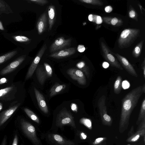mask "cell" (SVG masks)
<instances>
[{
	"mask_svg": "<svg viewBox=\"0 0 145 145\" xmlns=\"http://www.w3.org/2000/svg\"><path fill=\"white\" fill-rule=\"evenodd\" d=\"M89 20L97 24H100L102 23L103 20L101 17L99 16L90 14L88 16Z\"/></svg>",
	"mask_w": 145,
	"mask_h": 145,
	"instance_id": "cell-27",
	"label": "cell"
},
{
	"mask_svg": "<svg viewBox=\"0 0 145 145\" xmlns=\"http://www.w3.org/2000/svg\"><path fill=\"white\" fill-rule=\"evenodd\" d=\"M76 51L75 48H69L54 52L50 54L49 56L57 59L64 58L73 54Z\"/></svg>",
	"mask_w": 145,
	"mask_h": 145,
	"instance_id": "cell-15",
	"label": "cell"
},
{
	"mask_svg": "<svg viewBox=\"0 0 145 145\" xmlns=\"http://www.w3.org/2000/svg\"><path fill=\"white\" fill-rule=\"evenodd\" d=\"M47 48V46L45 44L40 49L28 69L25 77L26 80L29 79L32 76Z\"/></svg>",
	"mask_w": 145,
	"mask_h": 145,
	"instance_id": "cell-9",
	"label": "cell"
},
{
	"mask_svg": "<svg viewBox=\"0 0 145 145\" xmlns=\"http://www.w3.org/2000/svg\"><path fill=\"white\" fill-rule=\"evenodd\" d=\"M144 40H142L135 46L132 52V55L135 58L138 57L140 55Z\"/></svg>",
	"mask_w": 145,
	"mask_h": 145,
	"instance_id": "cell-25",
	"label": "cell"
},
{
	"mask_svg": "<svg viewBox=\"0 0 145 145\" xmlns=\"http://www.w3.org/2000/svg\"><path fill=\"white\" fill-rule=\"evenodd\" d=\"M145 118V99L144 98L142 100L140 108L137 124L140 121H142Z\"/></svg>",
	"mask_w": 145,
	"mask_h": 145,
	"instance_id": "cell-26",
	"label": "cell"
},
{
	"mask_svg": "<svg viewBox=\"0 0 145 145\" xmlns=\"http://www.w3.org/2000/svg\"><path fill=\"white\" fill-rule=\"evenodd\" d=\"M79 1L82 3L95 5L102 6L103 5V3L99 0H79Z\"/></svg>",
	"mask_w": 145,
	"mask_h": 145,
	"instance_id": "cell-29",
	"label": "cell"
},
{
	"mask_svg": "<svg viewBox=\"0 0 145 145\" xmlns=\"http://www.w3.org/2000/svg\"><path fill=\"white\" fill-rule=\"evenodd\" d=\"M142 89L143 93H145V84H144L142 86Z\"/></svg>",
	"mask_w": 145,
	"mask_h": 145,
	"instance_id": "cell-46",
	"label": "cell"
},
{
	"mask_svg": "<svg viewBox=\"0 0 145 145\" xmlns=\"http://www.w3.org/2000/svg\"><path fill=\"white\" fill-rule=\"evenodd\" d=\"M17 53L16 50L7 53L0 56V65L5 62L14 56Z\"/></svg>",
	"mask_w": 145,
	"mask_h": 145,
	"instance_id": "cell-24",
	"label": "cell"
},
{
	"mask_svg": "<svg viewBox=\"0 0 145 145\" xmlns=\"http://www.w3.org/2000/svg\"><path fill=\"white\" fill-rule=\"evenodd\" d=\"M140 32L139 29L135 28H127L123 30L118 40L119 48L123 49L130 46L138 37Z\"/></svg>",
	"mask_w": 145,
	"mask_h": 145,
	"instance_id": "cell-4",
	"label": "cell"
},
{
	"mask_svg": "<svg viewBox=\"0 0 145 145\" xmlns=\"http://www.w3.org/2000/svg\"><path fill=\"white\" fill-rule=\"evenodd\" d=\"M68 126L73 130L76 128L75 119L70 111L63 108L57 114L50 130L57 131L59 129L62 130L65 127Z\"/></svg>",
	"mask_w": 145,
	"mask_h": 145,
	"instance_id": "cell-2",
	"label": "cell"
},
{
	"mask_svg": "<svg viewBox=\"0 0 145 145\" xmlns=\"http://www.w3.org/2000/svg\"><path fill=\"white\" fill-rule=\"evenodd\" d=\"M113 54L129 74L135 77H138V74L134 68L126 58L117 53H114Z\"/></svg>",
	"mask_w": 145,
	"mask_h": 145,
	"instance_id": "cell-12",
	"label": "cell"
},
{
	"mask_svg": "<svg viewBox=\"0 0 145 145\" xmlns=\"http://www.w3.org/2000/svg\"><path fill=\"white\" fill-rule=\"evenodd\" d=\"M22 130L26 137L33 145H43L41 139H43V134L37 127L24 119L21 120Z\"/></svg>",
	"mask_w": 145,
	"mask_h": 145,
	"instance_id": "cell-3",
	"label": "cell"
},
{
	"mask_svg": "<svg viewBox=\"0 0 145 145\" xmlns=\"http://www.w3.org/2000/svg\"><path fill=\"white\" fill-rule=\"evenodd\" d=\"M71 40V39H65L62 37L57 38L50 47V52H54L70 46Z\"/></svg>",
	"mask_w": 145,
	"mask_h": 145,
	"instance_id": "cell-11",
	"label": "cell"
},
{
	"mask_svg": "<svg viewBox=\"0 0 145 145\" xmlns=\"http://www.w3.org/2000/svg\"><path fill=\"white\" fill-rule=\"evenodd\" d=\"M47 22L46 13L44 12L40 16L37 22L36 27L39 35L42 34L45 30Z\"/></svg>",
	"mask_w": 145,
	"mask_h": 145,
	"instance_id": "cell-17",
	"label": "cell"
},
{
	"mask_svg": "<svg viewBox=\"0 0 145 145\" xmlns=\"http://www.w3.org/2000/svg\"><path fill=\"white\" fill-rule=\"evenodd\" d=\"M8 80L5 78H3L0 79V85H1L7 82Z\"/></svg>",
	"mask_w": 145,
	"mask_h": 145,
	"instance_id": "cell-41",
	"label": "cell"
},
{
	"mask_svg": "<svg viewBox=\"0 0 145 145\" xmlns=\"http://www.w3.org/2000/svg\"><path fill=\"white\" fill-rule=\"evenodd\" d=\"M106 99L105 95L102 96L98 100L97 105L102 122L104 124H109L111 123L112 120L111 117L107 114Z\"/></svg>",
	"mask_w": 145,
	"mask_h": 145,
	"instance_id": "cell-8",
	"label": "cell"
},
{
	"mask_svg": "<svg viewBox=\"0 0 145 145\" xmlns=\"http://www.w3.org/2000/svg\"><path fill=\"white\" fill-rule=\"evenodd\" d=\"M52 74V67L47 63H44L43 65L38 66L36 70V74L39 83L42 85L46 80L51 77Z\"/></svg>",
	"mask_w": 145,
	"mask_h": 145,
	"instance_id": "cell-6",
	"label": "cell"
},
{
	"mask_svg": "<svg viewBox=\"0 0 145 145\" xmlns=\"http://www.w3.org/2000/svg\"><path fill=\"white\" fill-rule=\"evenodd\" d=\"M0 29L2 30H4V28L3 26L2 23L0 21Z\"/></svg>",
	"mask_w": 145,
	"mask_h": 145,
	"instance_id": "cell-45",
	"label": "cell"
},
{
	"mask_svg": "<svg viewBox=\"0 0 145 145\" xmlns=\"http://www.w3.org/2000/svg\"><path fill=\"white\" fill-rule=\"evenodd\" d=\"M71 109L74 112H77L78 111L77 106L76 104L72 103L71 105Z\"/></svg>",
	"mask_w": 145,
	"mask_h": 145,
	"instance_id": "cell-37",
	"label": "cell"
},
{
	"mask_svg": "<svg viewBox=\"0 0 145 145\" xmlns=\"http://www.w3.org/2000/svg\"><path fill=\"white\" fill-rule=\"evenodd\" d=\"M79 123L80 124L85 126L89 129H91V120L86 118H82L80 119L79 121Z\"/></svg>",
	"mask_w": 145,
	"mask_h": 145,
	"instance_id": "cell-28",
	"label": "cell"
},
{
	"mask_svg": "<svg viewBox=\"0 0 145 145\" xmlns=\"http://www.w3.org/2000/svg\"><path fill=\"white\" fill-rule=\"evenodd\" d=\"M103 19L105 23L115 26H120L123 23L121 20L116 17H103Z\"/></svg>",
	"mask_w": 145,
	"mask_h": 145,
	"instance_id": "cell-19",
	"label": "cell"
},
{
	"mask_svg": "<svg viewBox=\"0 0 145 145\" xmlns=\"http://www.w3.org/2000/svg\"><path fill=\"white\" fill-rule=\"evenodd\" d=\"M31 2L41 6H43L48 3V1L46 0H30Z\"/></svg>",
	"mask_w": 145,
	"mask_h": 145,
	"instance_id": "cell-33",
	"label": "cell"
},
{
	"mask_svg": "<svg viewBox=\"0 0 145 145\" xmlns=\"http://www.w3.org/2000/svg\"><path fill=\"white\" fill-rule=\"evenodd\" d=\"M105 10L106 12L110 13L112 10L113 8L111 6H108L105 7Z\"/></svg>",
	"mask_w": 145,
	"mask_h": 145,
	"instance_id": "cell-38",
	"label": "cell"
},
{
	"mask_svg": "<svg viewBox=\"0 0 145 145\" xmlns=\"http://www.w3.org/2000/svg\"><path fill=\"white\" fill-rule=\"evenodd\" d=\"M19 106V105L14 106L0 114V126L3 125L9 118Z\"/></svg>",
	"mask_w": 145,
	"mask_h": 145,
	"instance_id": "cell-16",
	"label": "cell"
},
{
	"mask_svg": "<svg viewBox=\"0 0 145 145\" xmlns=\"http://www.w3.org/2000/svg\"><path fill=\"white\" fill-rule=\"evenodd\" d=\"M77 50L80 52H82L84 51L85 48L84 45H79L77 47Z\"/></svg>",
	"mask_w": 145,
	"mask_h": 145,
	"instance_id": "cell-36",
	"label": "cell"
},
{
	"mask_svg": "<svg viewBox=\"0 0 145 145\" xmlns=\"http://www.w3.org/2000/svg\"><path fill=\"white\" fill-rule=\"evenodd\" d=\"M122 88V79L120 76H117L114 84V91L117 94H119Z\"/></svg>",
	"mask_w": 145,
	"mask_h": 145,
	"instance_id": "cell-22",
	"label": "cell"
},
{
	"mask_svg": "<svg viewBox=\"0 0 145 145\" xmlns=\"http://www.w3.org/2000/svg\"><path fill=\"white\" fill-rule=\"evenodd\" d=\"M65 84L56 83L54 84L50 90V97H51L62 91L66 88Z\"/></svg>",
	"mask_w": 145,
	"mask_h": 145,
	"instance_id": "cell-20",
	"label": "cell"
},
{
	"mask_svg": "<svg viewBox=\"0 0 145 145\" xmlns=\"http://www.w3.org/2000/svg\"><path fill=\"white\" fill-rule=\"evenodd\" d=\"M24 110L28 116L37 124L40 125V120L38 116L32 111L27 108H25Z\"/></svg>",
	"mask_w": 145,
	"mask_h": 145,
	"instance_id": "cell-23",
	"label": "cell"
},
{
	"mask_svg": "<svg viewBox=\"0 0 145 145\" xmlns=\"http://www.w3.org/2000/svg\"><path fill=\"white\" fill-rule=\"evenodd\" d=\"M76 66L78 69L84 73L88 78H89L90 75L89 68L84 61H81L78 62Z\"/></svg>",
	"mask_w": 145,
	"mask_h": 145,
	"instance_id": "cell-21",
	"label": "cell"
},
{
	"mask_svg": "<svg viewBox=\"0 0 145 145\" xmlns=\"http://www.w3.org/2000/svg\"><path fill=\"white\" fill-rule=\"evenodd\" d=\"M130 86L129 83L126 80L122 82V87L124 89H126L129 88Z\"/></svg>",
	"mask_w": 145,
	"mask_h": 145,
	"instance_id": "cell-35",
	"label": "cell"
},
{
	"mask_svg": "<svg viewBox=\"0 0 145 145\" xmlns=\"http://www.w3.org/2000/svg\"><path fill=\"white\" fill-rule=\"evenodd\" d=\"M13 38L15 40L20 42H26L30 40L29 38L23 36H13Z\"/></svg>",
	"mask_w": 145,
	"mask_h": 145,
	"instance_id": "cell-30",
	"label": "cell"
},
{
	"mask_svg": "<svg viewBox=\"0 0 145 145\" xmlns=\"http://www.w3.org/2000/svg\"><path fill=\"white\" fill-rule=\"evenodd\" d=\"M138 5L139 8H140V10H141V13H142V10H144L145 11V10L140 4H138Z\"/></svg>",
	"mask_w": 145,
	"mask_h": 145,
	"instance_id": "cell-47",
	"label": "cell"
},
{
	"mask_svg": "<svg viewBox=\"0 0 145 145\" xmlns=\"http://www.w3.org/2000/svg\"><path fill=\"white\" fill-rule=\"evenodd\" d=\"M102 66L105 68H108L109 66L108 63L106 62H103L102 64Z\"/></svg>",
	"mask_w": 145,
	"mask_h": 145,
	"instance_id": "cell-42",
	"label": "cell"
},
{
	"mask_svg": "<svg viewBox=\"0 0 145 145\" xmlns=\"http://www.w3.org/2000/svg\"><path fill=\"white\" fill-rule=\"evenodd\" d=\"M25 57L24 56H21L12 62L1 71L0 74L3 75L8 74L15 70L23 61Z\"/></svg>",
	"mask_w": 145,
	"mask_h": 145,
	"instance_id": "cell-13",
	"label": "cell"
},
{
	"mask_svg": "<svg viewBox=\"0 0 145 145\" xmlns=\"http://www.w3.org/2000/svg\"><path fill=\"white\" fill-rule=\"evenodd\" d=\"M3 105L2 104L0 103V111L2 110L3 109Z\"/></svg>",
	"mask_w": 145,
	"mask_h": 145,
	"instance_id": "cell-48",
	"label": "cell"
},
{
	"mask_svg": "<svg viewBox=\"0 0 145 145\" xmlns=\"http://www.w3.org/2000/svg\"><path fill=\"white\" fill-rule=\"evenodd\" d=\"M103 138H99L96 139L95 141V144H97L101 142V141L103 140Z\"/></svg>",
	"mask_w": 145,
	"mask_h": 145,
	"instance_id": "cell-43",
	"label": "cell"
},
{
	"mask_svg": "<svg viewBox=\"0 0 145 145\" xmlns=\"http://www.w3.org/2000/svg\"><path fill=\"white\" fill-rule=\"evenodd\" d=\"M142 86L132 89L121 100V107L119 123V131L122 133L128 127L130 115L143 93Z\"/></svg>",
	"mask_w": 145,
	"mask_h": 145,
	"instance_id": "cell-1",
	"label": "cell"
},
{
	"mask_svg": "<svg viewBox=\"0 0 145 145\" xmlns=\"http://www.w3.org/2000/svg\"><path fill=\"white\" fill-rule=\"evenodd\" d=\"M43 138L48 145H78L73 140H69L57 131L50 130L43 133Z\"/></svg>",
	"mask_w": 145,
	"mask_h": 145,
	"instance_id": "cell-5",
	"label": "cell"
},
{
	"mask_svg": "<svg viewBox=\"0 0 145 145\" xmlns=\"http://www.w3.org/2000/svg\"><path fill=\"white\" fill-rule=\"evenodd\" d=\"M7 5L4 1L0 0V11L5 12L6 11Z\"/></svg>",
	"mask_w": 145,
	"mask_h": 145,
	"instance_id": "cell-34",
	"label": "cell"
},
{
	"mask_svg": "<svg viewBox=\"0 0 145 145\" xmlns=\"http://www.w3.org/2000/svg\"><path fill=\"white\" fill-rule=\"evenodd\" d=\"M141 68L143 71V75L144 78H145V60L144 59L141 64Z\"/></svg>",
	"mask_w": 145,
	"mask_h": 145,
	"instance_id": "cell-39",
	"label": "cell"
},
{
	"mask_svg": "<svg viewBox=\"0 0 145 145\" xmlns=\"http://www.w3.org/2000/svg\"><path fill=\"white\" fill-rule=\"evenodd\" d=\"M67 74L73 80L76 81L78 83L82 85L86 84V80L84 73L79 69L71 68L67 71Z\"/></svg>",
	"mask_w": 145,
	"mask_h": 145,
	"instance_id": "cell-10",
	"label": "cell"
},
{
	"mask_svg": "<svg viewBox=\"0 0 145 145\" xmlns=\"http://www.w3.org/2000/svg\"><path fill=\"white\" fill-rule=\"evenodd\" d=\"M101 44L103 55L105 59L112 66L120 70H123V68L107 46L102 41Z\"/></svg>",
	"mask_w": 145,
	"mask_h": 145,
	"instance_id": "cell-7",
	"label": "cell"
},
{
	"mask_svg": "<svg viewBox=\"0 0 145 145\" xmlns=\"http://www.w3.org/2000/svg\"><path fill=\"white\" fill-rule=\"evenodd\" d=\"M34 91L39 108L43 113L48 114V109L44 96L35 88Z\"/></svg>",
	"mask_w": 145,
	"mask_h": 145,
	"instance_id": "cell-14",
	"label": "cell"
},
{
	"mask_svg": "<svg viewBox=\"0 0 145 145\" xmlns=\"http://www.w3.org/2000/svg\"><path fill=\"white\" fill-rule=\"evenodd\" d=\"M49 28L48 31L51 30L54 24L56 15V9L54 6L51 5L49 6L48 10Z\"/></svg>",
	"mask_w": 145,
	"mask_h": 145,
	"instance_id": "cell-18",
	"label": "cell"
},
{
	"mask_svg": "<svg viewBox=\"0 0 145 145\" xmlns=\"http://www.w3.org/2000/svg\"><path fill=\"white\" fill-rule=\"evenodd\" d=\"M18 137L17 135L16 134L13 140L12 145H18Z\"/></svg>",
	"mask_w": 145,
	"mask_h": 145,
	"instance_id": "cell-40",
	"label": "cell"
},
{
	"mask_svg": "<svg viewBox=\"0 0 145 145\" xmlns=\"http://www.w3.org/2000/svg\"><path fill=\"white\" fill-rule=\"evenodd\" d=\"M1 145H6V138L5 137H4Z\"/></svg>",
	"mask_w": 145,
	"mask_h": 145,
	"instance_id": "cell-44",
	"label": "cell"
},
{
	"mask_svg": "<svg viewBox=\"0 0 145 145\" xmlns=\"http://www.w3.org/2000/svg\"><path fill=\"white\" fill-rule=\"evenodd\" d=\"M129 10L128 12L129 17L137 21L138 15L135 10L132 7H130Z\"/></svg>",
	"mask_w": 145,
	"mask_h": 145,
	"instance_id": "cell-31",
	"label": "cell"
},
{
	"mask_svg": "<svg viewBox=\"0 0 145 145\" xmlns=\"http://www.w3.org/2000/svg\"><path fill=\"white\" fill-rule=\"evenodd\" d=\"M12 87H10L5 88L0 90V97L3 96L10 91Z\"/></svg>",
	"mask_w": 145,
	"mask_h": 145,
	"instance_id": "cell-32",
	"label": "cell"
}]
</instances>
